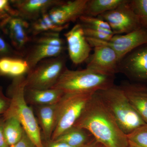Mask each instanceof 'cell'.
<instances>
[{"instance_id": "19", "label": "cell", "mask_w": 147, "mask_h": 147, "mask_svg": "<svg viewBox=\"0 0 147 147\" xmlns=\"http://www.w3.org/2000/svg\"><path fill=\"white\" fill-rule=\"evenodd\" d=\"M30 71L28 65L23 58L0 59V75L14 78L26 76Z\"/></svg>"}, {"instance_id": "27", "label": "cell", "mask_w": 147, "mask_h": 147, "mask_svg": "<svg viewBox=\"0 0 147 147\" xmlns=\"http://www.w3.org/2000/svg\"><path fill=\"white\" fill-rule=\"evenodd\" d=\"M83 27L84 33L86 37L104 41H109L114 35L112 31H108L87 27Z\"/></svg>"}, {"instance_id": "25", "label": "cell", "mask_w": 147, "mask_h": 147, "mask_svg": "<svg viewBox=\"0 0 147 147\" xmlns=\"http://www.w3.org/2000/svg\"><path fill=\"white\" fill-rule=\"evenodd\" d=\"M129 4L138 16L141 26L147 30V0H131Z\"/></svg>"}, {"instance_id": "31", "label": "cell", "mask_w": 147, "mask_h": 147, "mask_svg": "<svg viewBox=\"0 0 147 147\" xmlns=\"http://www.w3.org/2000/svg\"><path fill=\"white\" fill-rule=\"evenodd\" d=\"M3 123L4 120L0 119V147H9L4 134Z\"/></svg>"}, {"instance_id": "12", "label": "cell", "mask_w": 147, "mask_h": 147, "mask_svg": "<svg viewBox=\"0 0 147 147\" xmlns=\"http://www.w3.org/2000/svg\"><path fill=\"white\" fill-rule=\"evenodd\" d=\"M64 36L69 57L72 63L79 65L86 61L92 47L87 40L82 25L79 23L76 24Z\"/></svg>"}, {"instance_id": "5", "label": "cell", "mask_w": 147, "mask_h": 147, "mask_svg": "<svg viewBox=\"0 0 147 147\" xmlns=\"http://www.w3.org/2000/svg\"><path fill=\"white\" fill-rule=\"evenodd\" d=\"M88 0L65 1L54 7L33 23L37 34L46 32L60 33L68 28L71 22L84 15Z\"/></svg>"}, {"instance_id": "24", "label": "cell", "mask_w": 147, "mask_h": 147, "mask_svg": "<svg viewBox=\"0 0 147 147\" xmlns=\"http://www.w3.org/2000/svg\"><path fill=\"white\" fill-rule=\"evenodd\" d=\"M79 23L83 27L102 30L112 31L108 23L99 17L82 15L79 18Z\"/></svg>"}, {"instance_id": "17", "label": "cell", "mask_w": 147, "mask_h": 147, "mask_svg": "<svg viewBox=\"0 0 147 147\" xmlns=\"http://www.w3.org/2000/svg\"><path fill=\"white\" fill-rule=\"evenodd\" d=\"M64 94L61 90L53 88L38 90L26 88L24 96L27 104L35 107L57 104Z\"/></svg>"}, {"instance_id": "3", "label": "cell", "mask_w": 147, "mask_h": 147, "mask_svg": "<svg viewBox=\"0 0 147 147\" xmlns=\"http://www.w3.org/2000/svg\"><path fill=\"white\" fill-rule=\"evenodd\" d=\"M96 92L126 135L146 123L130 104L120 86L114 85Z\"/></svg>"}, {"instance_id": "23", "label": "cell", "mask_w": 147, "mask_h": 147, "mask_svg": "<svg viewBox=\"0 0 147 147\" xmlns=\"http://www.w3.org/2000/svg\"><path fill=\"white\" fill-rule=\"evenodd\" d=\"M129 146L147 147V123L127 135Z\"/></svg>"}, {"instance_id": "9", "label": "cell", "mask_w": 147, "mask_h": 147, "mask_svg": "<svg viewBox=\"0 0 147 147\" xmlns=\"http://www.w3.org/2000/svg\"><path fill=\"white\" fill-rule=\"evenodd\" d=\"M97 17L108 23L114 35L126 34L142 27L129 0Z\"/></svg>"}, {"instance_id": "30", "label": "cell", "mask_w": 147, "mask_h": 147, "mask_svg": "<svg viewBox=\"0 0 147 147\" xmlns=\"http://www.w3.org/2000/svg\"><path fill=\"white\" fill-rule=\"evenodd\" d=\"M42 146L43 147H74L63 142L52 139L47 141L42 140Z\"/></svg>"}, {"instance_id": "33", "label": "cell", "mask_w": 147, "mask_h": 147, "mask_svg": "<svg viewBox=\"0 0 147 147\" xmlns=\"http://www.w3.org/2000/svg\"><path fill=\"white\" fill-rule=\"evenodd\" d=\"M0 18H2V17H1V16H0Z\"/></svg>"}, {"instance_id": "32", "label": "cell", "mask_w": 147, "mask_h": 147, "mask_svg": "<svg viewBox=\"0 0 147 147\" xmlns=\"http://www.w3.org/2000/svg\"><path fill=\"white\" fill-rule=\"evenodd\" d=\"M81 147H105L102 144L97 142L95 139H94L90 142L87 143L86 145Z\"/></svg>"}, {"instance_id": "14", "label": "cell", "mask_w": 147, "mask_h": 147, "mask_svg": "<svg viewBox=\"0 0 147 147\" xmlns=\"http://www.w3.org/2000/svg\"><path fill=\"white\" fill-rule=\"evenodd\" d=\"M2 25L9 36L11 45L24 57L32 38L29 32L30 23L18 16H11L3 20Z\"/></svg>"}, {"instance_id": "34", "label": "cell", "mask_w": 147, "mask_h": 147, "mask_svg": "<svg viewBox=\"0 0 147 147\" xmlns=\"http://www.w3.org/2000/svg\"><path fill=\"white\" fill-rule=\"evenodd\" d=\"M129 147H133L129 146Z\"/></svg>"}, {"instance_id": "11", "label": "cell", "mask_w": 147, "mask_h": 147, "mask_svg": "<svg viewBox=\"0 0 147 147\" xmlns=\"http://www.w3.org/2000/svg\"><path fill=\"white\" fill-rule=\"evenodd\" d=\"M119 72L138 84H147V42L131 51L119 63Z\"/></svg>"}, {"instance_id": "22", "label": "cell", "mask_w": 147, "mask_h": 147, "mask_svg": "<svg viewBox=\"0 0 147 147\" xmlns=\"http://www.w3.org/2000/svg\"><path fill=\"white\" fill-rule=\"evenodd\" d=\"M3 131L7 143L11 147L21 140L24 129L17 119L13 117H9L4 120Z\"/></svg>"}, {"instance_id": "15", "label": "cell", "mask_w": 147, "mask_h": 147, "mask_svg": "<svg viewBox=\"0 0 147 147\" xmlns=\"http://www.w3.org/2000/svg\"><path fill=\"white\" fill-rule=\"evenodd\" d=\"M62 0H15L10 1L16 13L29 23L36 20Z\"/></svg>"}, {"instance_id": "4", "label": "cell", "mask_w": 147, "mask_h": 147, "mask_svg": "<svg viewBox=\"0 0 147 147\" xmlns=\"http://www.w3.org/2000/svg\"><path fill=\"white\" fill-rule=\"evenodd\" d=\"M115 76L109 75L86 68L71 70L67 68L53 88L64 93L94 92L115 85Z\"/></svg>"}, {"instance_id": "18", "label": "cell", "mask_w": 147, "mask_h": 147, "mask_svg": "<svg viewBox=\"0 0 147 147\" xmlns=\"http://www.w3.org/2000/svg\"><path fill=\"white\" fill-rule=\"evenodd\" d=\"M56 105L33 107L41 130L42 140L47 141L52 138L57 123Z\"/></svg>"}, {"instance_id": "29", "label": "cell", "mask_w": 147, "mask_h": 147, "mask_svg": "<svg viewBox=\"0 0 147 147\" xmlns=\"http://www.w3.org/2000/svg\"><path fill=\"white\" fill-rule=\"evenodd\" d=\"M11 147H36L32 140L28 136L26 131L24 130L23 137L21 140Z\"/></svg>"}, {"instance_id": "7", "label": "cell", "mask_w": 147, "mask_h": 147, "mask_svg": "<svg viewBox=\"0 0 147 147\" xmlns=\"http://www.w3.org/2000/svg\"><path fill=\"white\" fill-rule=\"evenodd\" d=\"M65 41L60 33L55 32H46L32 36L24 57L30 71L43 60L64 54L67 49Z\"/></svg>"}, {"instance_id": "20", "label": "cell", "mask_w": 147, "mask_h": 147, "mask_svg": "<svg viewBox=\"0 0 147 147\" xmlns=\"http://www.w3.org/2000/svg\"><path fill=\"white\" fill-rule=\"evenodd\" d=\"M94 139L92 134L86 129L73 126L55 140L63 142L71 146L81 147Z\"/></svg>"}, {"instance_id": "8", "label": "cell", "mask_w": 147, "mask_h": 147, "mask_svg": "<svg viewBox=\"0 0 147 147\" xmlns=\"http://www.w3.org/2000/svg\"><path fill=\"white\" fill-rule=\"evenodd\" d=\"M65 54L41 61L26 77V88L34 89L52 88L67 68Z\"/></svg>"}, {"instance_id": "28", "label": "cell", "mask_w": 147, "mask_h": 147, "mask_svg": "<svg viewBox=\"0 0 147 147\" xmlns=\"http://www.w3.org/2000/svg\"><path fill=\"white\" fill-rule=\"evenodd\" d=\"M10 99L5 96L3 92L2 88L0 87V115L4 114L10 105Z\"/></svg>"}, {"instance_id": "6", "label": "cell", "mask_w": 147, "mask_h": 147, "mask_svg": "<svg viewBox=\"0 0 147 147\" xmlns=\"http://www.w3.org/2000/svg\"><path fill=\"white\" fill-rule=\"evenodd\" d=\"M94 92L64 94L56 105L57 123L52 140L74 126Z\"/></svg>"}, {"instance_id": "16", "label": "cell", "mask_w": 147, "mask_h": 147, "mask_svg": "<svg viewBox=\"0 0 147 147\" xmlns=\"http://www.w3.org/2000/svg\"><path fill=\"white\" fill-rule=\"evenodd\" d=\"M120 86L132 107L147 123V85L125 82Z\"/></svg>"}, {"instance_id": "1", "label": "cell", "mask_w": 147, "mask_h": 147, "mask_svg": "<svg viewBox=\"0 0 147 147\" xmlns=\"http://www.w3.org/2000/svg\"><path fill=\"white\" fill-rule=\"evenodd\" d=\"M74 126L86 129L105 147H129L127 135L95 92Z\"/></svg>"}, {"instance_id": "2", "label": "cell", "mask_w": 147, "mask_h": 147, "mask_svg": "<svg viewBox=\"0 0 147 147\" xmlns=\"http://www.w3.org/2000/svg\"><path fill=\"white\" fill-rule=\"evenodd\" d=\"M26 77L13 79L9 89L10 105L4 114V118L13 117L17 119L36 146L43 147L41 130L34 111L25 100Z\"/></svg>"}, {"instance_id": "10", "label": "cell", "mask_w": 147, "mask_h": 147, "mask_svg": "<svg viewBox=\"0 0 147 147\" xmlns=\"http://www.w3.org/2000/svg\"><path fill=\"white\" fill-rule=\"evenodd\" d=\"M92 47L102 44L108 45L115 50L120 61L128 53L140 45L147 42V30L141 27L124 34L114 35L109 41L86 37Z\"/></svg>"}, {"instance_id": "21", "label": "cell", "mask_w": 147, "mask_h": 147, "mask_svg": "<svg viewBox=\"0 0 147 147\" xmlns=\"http://www.w3.org/2000/svg\"><path fill=\"white\" fill-rule=\"evenodd\" d=\"M126 0H88L83 15L97 17L113 10Z\"/></svg>"}, {"instance_id": "26", "label": "cell", "mask_w": 147, "mask_h": 147, "mask_svg": "<svg viewBox=\"0 0 147 147\" xmlns=\"http://www.w3.org/2000/svg\"><path fill=\"white\" fill-rule=\"evenodd\" d=\"M5 57L23 58L9 44L2 33L0 32V59Z\"/></svg>"}, {"instance_id": "13", "label": "cell", "mask_w": 147, "mask_h": 147, "mask_svg": "<svg viewBox=\"0 0 147 147\" xmlns=\"http://www.w3.org/2000/svg\"><path fill=\"white\" fill-rule=\"evenodd\" d=\"M94 52L86 61V68L100 73L115 76L119 73V61L113 48L98 44L93 46Z\"/></svg>"}]
</instances>
